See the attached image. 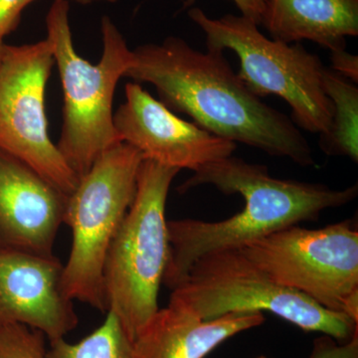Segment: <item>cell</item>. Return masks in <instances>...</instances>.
I'll return each mask as SVG.
<instances>
[{"label": "cell", "instance_id": "6da1fadb", "mask_svg": "<svg viewBox=\"0 0 358 358\" xmlns=\"http://www.w3.org/2000/svg\"><path fill=\"white\" fill-rule=\"evenodd\" d=\"M124 77L152 85L166 108L189 115L218 138L287 157L301 167L315 164L298 127L250 91L224 51L203 53L179 37H167L160 44L136 47Z\"/></svg>", "mask_w": 358, "mask_h": 358}, {"label": "cell", "instance_id": "7a4b0ae2", "mask_svg": "<svg viewBox=\"0 0 358 358\" xmlns=\"http://www.w3.org/2000/svg\"><path fill=\"white\" fill-rule=\"evenodd\" d=\"M212 185L226 195L243 197V210L216 222L180 219L167 221L169 256L162 284L173 291L201 257L219 250L241 248L289 226L315 221L322 212L357 199L358 185L343 189L322 183L273 178L267 166L228 157L200 167L178 187L189 192Z\"/></svg>", "mask_w": 358, "mask_h": 358}, {"label": "cell", "instance_id": "3957f363", "mask_svg": "<svg viewBox=\"0 0 358 358\" xmlns=\"http://www.w3.org/2000/svg\"><path fill=\"white\" fill-rule=\"evenodd\" d=\"M46 25L64 93V121L57 147L80 179L103 152L122 143L115 128L113 102L117 82L133 62V50L115 23L103 16L100 62L94 65L80 57L73 44L68 0H54Z\"/></svg>", "mask_w": 358, "mask_h": 358}, {"label": "cell", "instance_id": "277c9868", "mask_svg": "<svg viewBox=\"0 0 358 358\" xmlns=\"http://www.w3.org/2000/svg\"><path fill=\"white\" fill-rule=\"evenodd\" d=\"M179 169L143 159L133 203L103 265L108 312L136 339L159 312V293L169 256L166 208Z\"/></svg>", "mask_w": 358, "mask_h": 358}, {"label": "cell", "instance_id": "5b68a950", "mask_svg": "<svg viewBox=\"0 0 358 358\" xmlns=\"http://www.w3.org/2000/svg\"><path fill=\"white\" fill-rule=\"evenodd\" d=\"M169 301L204 320L229 313H270L303 331L327 334L338 341L358 334V322L278 284L239 248L201 257L171 291Z\"/></svg>", "mask_w": 358, "mask_h": 358}, {"label": "cell", "instance_id": "8992f818", "mask_svg": "<svg viewBox=\"0 0 358 358\" xmlns=\"http://www.w3.org/2000/svg\"><path fill=\"white\" fill-rule=\"evenodd\" d=\"M188 16L206 35L207 49L235 52L240 61L238 75L252 93L286 101L296 127L320 136L329 131L334 105L322 89L324 65L317 54L301 43L268 39L243 15L226 14L215 20L193 7Z\"/></svg>", "mask_w": 358, "mask_h": 358}, {"label": "cell", "instance_id": "52a82bcc", "mask_svg": "<svg viewBox=\"0 0 358 358\" xmlns=\"http://www.w3.org/2000/svg\"><path fill=\"white\" fill-rule=\"evenodd\" d=\"M143 155L121 143L103 152L68 196L64 223L72 247L63 270L66 294L108 312L103 289L106 257L133 203Z\"/></svg>", "mask_w": 358, "mask_h": 358}, {"label": "cell", "instance_id": "ba28073f", "mask_svg": "<svg viewBox=\"0 0 358 358\" xmlns=\"http://www.w3.org/2000/svg\"><path fill=\"white\" fill-rule=\"evenodd\" d=\"M282 286L358 322V231L352 220L289 226L239 248Z\"/></svg>", "mask_w": 358, "mask_h": 358}, {"label": "cell", "instance_id": "9c48e42d", "mask_svg": "<svg viewBox=\"0 0 358 358\" xmlns=\"http://www.w3.org/2000/svg\"><path fill=\"white\" fill-rule=\"evenodd\" d=\"M53 51L48 39L0 49V148L17 157L69 196L79 178L52 143L45 89Z\"/></svg>", "mask_w": 358, "mask_h": 358}, {"label": "cell", "instance_id": "30bf717a", "mask_svg": "<svg viewBox=\"0 0 358 358\" xmlns=\"http://www.w3.org/2000/svg\"><path fill=\"white\" fill-rule=\"evenodd\" d=\"M122 143L162 166L199 171L231 157L236 143L218 138L193 122L183 121L140 84L126 85V102L114 114Z\"/></svg>", "mask_w": 358, "mask_h": 358}, {"label": "cell", "instance_id": "8fae6325", "mask_svg": "<svg viewBox=\"0 0 358 358\" xmlns=\"http://www.w3.org/2000/svg\"><path fill=\"white\" fill-rule=\"evenodd\" d=\"M63 270L54 254L0 249V327L23 324L50 343L76 329L79 319L65 292Z\"/></svg>", "mask_w": 358, "mask_h": 358}, {"label": "cell", "instance_id": "7c38bea8", "mask_svg": "<svg viewBox=\"0 0 358 358\" xmlns=\"http://www.w3.org/2000/svg\"><path fill=\"white\" fill-rule=\"evenodd\" d=\"M68 195L0 148V249L53 255Z\"/></svg>", "mask_w": 358, "mask_h": 358}, {"label": "cell", "instance_id": "4fadbf2b", "mask_svg": "<svg viewBox=\"0 0 358 358\" xmlns=\"http://www.w3.org/2000/svg\"><path fill=\"white\" fill-rule=\"evenodd\" d=\"M264 313H229L204 320L169 301L134 341L136 358H204L224 341L260 327Z\"/></svg>", "mask_w": 358, "mask_h": 358}, {"label": "cell", "instance_id": "5bb4252c", "mask_svg": "<svg viewBox=\"0 0 358 358\" xmlns=\"http://www.w3.org/2000/svg\"><path fill=\"white\" fill-rule=\"evenodd\" d=\"M261 25L273 40L343 50L358 35V0H266Z\"/></svg>", "mask_w": 358, "mask_h": 358}, {"label": "cell", "instance_id": "9a60e30c", "mask_svg": "<svg viewBox=\"0 0 358 358\" xmlns=\"http://www.w3.org/2000/svg\"><path fill=\"white\" fill-rule=\"evenodd\" d=\"M324 93L334 105L331 128L320 136L324 154L358 162V88L357 85L324 66L322 73Z\"/></svg>", "mask_w": 358, "mask_h": 358}, {"label": "cell", "instance_id": "2e32d148", "mask_svg": "<svg viewBox=\"0 0 358 358\" xmlns=\"http://www.w3.org/2000/svg\"><path fill=\"white\" fill-rule=\"evenodd\" d=\"M48 358H136L134 341L117 315L107 312L102 326L79 343L65 338L50 343Z\"/></svg>", "mask_w": 358, "mask_h": 358}, {"label": "cell", "instance_id": "e0dca14e", "mask_svg": "<svg viewBox=\"0 0 358 358\" xmlns=\"http://www.w3.org/2000/svg\"><path fill=\"white\" fill-rule=\"evenodd\" d=\"M44 336L20 324L0 327V358H48Z\"/></svg>", "mask_w": 358, "mask_h": 358}, {"label": "cell", "instance_id": "ac0fdd59", "mask_svg": "<svg viewBox=\"0 0 358 358\" xmlns=\"http://www.w3.org/2000/svg\"><path fill=\"white\" fill-rule=\"evenodd\" d=\"M310 358H358V334L346 341L320 334L313 341Z\"/></svg>", "mask_w": 358, "mask_h": 358}, {"label": "cell", "instance_id": "d6986e66", "mask_svg": "<svg viewBox=\"0 0 358 358\" xmlns=\"http://www.w3.org/2000/svg\"><path fill=\"white\" fill-rule=\"evenodd\" d=\"M34 1L36 0H0V41L15 30L22 11Z\"/></svg>", "mask_w": 358, "mask_h": 358}, {"label": "cell", "instance_id": "ffe728a7", "mask_svg": "<svg viewBox=\"0 0 358 358\" xmlns=\"http://www.w3.org/2000/svg\"><path fill=\"white\" fill-rule=\"evenodd\" d=\"M331 69L353 84L358 82V57L343 50L331 52Z\"/></svg>", "mask_w": 358, "mask_h": 358}, {"label": "cell", "instance_id": "44dd1931", "mask_svg": "<svg viewBox=\"0 0 358 358\" xmlns=\"http://www.w3.org/2000/svg\"><path fill=\"white\" fill-rule=\"evenodd\" d=\"M195 0H188L185 6H192ZM235 6L241 11L242 15L261 25L266 0H232Z\"/></svg>", "mask_w": 358, "mask_h": 358}, {"label": "cell", "instance_id": "7402d4cb", "mask_svg": "<svg viewBox=\"0 0 358 358\" xmlns=\"http://www.w3.org/2000/svg\"><path fill=\"white\" fill-rule=\"evenodd\" d=\"M74 1L78 2V3L83 4V6H87V4L92 3L94 1H110L114 2L117 1V0H74Z\"/></svg>", "mask_w": 358, "mask_h": 358}, {"label": "cell", "instance_id": "603a6c76", "mask_svg": "<svg viewBox=\"0 0 358 358\" xmlns=\"http://www.w3.org/2000/svg\"><path fill=\"white\" fill-rule=\"evenodd\" d=\"M256 358H270V357H264V355H261V357H256Z\"/></svg>", "mask_w": 358, "mask_h": 358}, {"label": "cell", "instance_id": "cb8c5ba5", "mask_svg": "<svg viewBox=\"0 0 358 358\" xmlns=\"http://www.w3.org/2000/svg\"><path fill=\"white\" fill-rule=\"evenodd\" d=\"M3 43V41H0V49H1V45Z\"/></svg>", "mask_w": 358, "mask_h": 358}]
</instances>
